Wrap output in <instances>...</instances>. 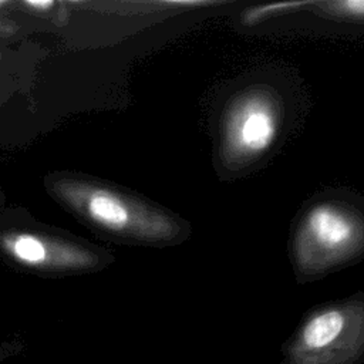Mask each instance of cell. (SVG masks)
Segmentation results:
<instances>
[{
	"instance_id": "1",
	"label": "cell",
	"mask_w": 364,
	"mask_h": 364,
	"mask_svg": "<svg viewBox=\"0 0 364 364\" xmlns=\"http://www.w3.org/2000/svg\"><path fill=\"white\" fill-rule=\"evenodd\" d=\"M43 186L60 208L108 240L162 246L183 236L185 228L175 215L111 181L60 169L48 172Z\"/></svg>"
},
{
	"instance_id": "2",
	"label": "cell",
	"mask_w": 364,
	"mask_h": 364,
	"mask_svg": "<svg viewBox=\"0 0 364 364\" xmlns=\"http://www.w3.org/2000/svg\"><path fill=\"white\" fill-rule=\"evenodd\" d=\"M0 259L41 277L98 273L115 262L107 247L58 226L43 223L23 206L0 212Z\"/></svg>"
},
{
	"instance_id": "3",
	"label": "cell",
	"mask_w": 364,
	"mask_h": 364,
	"mask_svg": "<svg viewBox=\"0 0 364 364\" xmlns=\"http://www.w3.org/2000/svg\"><path fill=\"white\" fill-rule=\"evenodd\" d=\"M291 260L300 283L320 279L364 255V210L341 198H323L299 216Z\"/></svg>"
},
{
	"instance_id": "4",
	"label": "cell",
	"mask_w": 364,
	"mask_h": 364,
	"mask_svg": "<svg viewBox=\"0 0 364 364\" xmlns=\"http://www.w3.org/2000/svg\"><path fill=\"white\" fill-rule=\"evenodd\" d=\"M280 353L277 364H363L364 293L310 309Z\"/></svg>"
},
{
	"instance_id": "5",
	"label": "cell",
	"mask_w": 364,
	"mask_h": 364,
	"mask_svg": "<svg viewBox=\"0 0 364 364\" xmlns=\"http://www.w3.org/2000/svg\"><path fill=\"white\" fill-rule=\"evenodd\" d=\"M284 121V101L269 84H250L232 94L219 121V159L242 171L263 159L276 145Z\"/></svg>"
},
{
	"instance_id": "6",
	"label": "cell",
	"mask_w": 364,
	"mask_h": 364,
	"mask_svg": "<svg viewBox=\"0 0 364 364\" xmlns=\"http://www.w3.org/2000/svg\"><path fill=\"white\" fill-rule=\"evenodd\" d=\"M324 14L344 18L364 21V0H343V1H326L317 4Z\"/></svg>"
},
{
	"instance_id": "7",
	"label": "cell",
	"mask_w": 364,
	"mask_h": 364,
	"mask_svg": "<svg viewBox=\"0 0 364 364\" xmlns=\"http://www.w3.org/2000/svg\"><path fill=\"white\" fill-rule=\"evenodd\" d=\"M4 208H6V193H4V191H3V188H1V185H0V212H1Z\"/></svg>"
}]
</instances>
